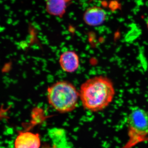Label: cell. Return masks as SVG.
Wrapping results in <instances>:
<instances>
[{"instance_id":"52a82bcc","label":"cell","mask_w":148,"mask_h":148,"mask_svg":"<svg viewBox=\"0 0 148 148\" xmlns=\"http://www.w3.org/2000/svg\"><path fill=\"white\" fill-rule=\"evenodd\" d=\"M61 69L66 73L75 72L79 66V58L75 51H68L63 52L59 58Z\"/></svg>"},{"instance_id":"9c48e42d","label":"cell","mask_w":148,"mask_h":148,"mask_svg":"<svg viewBox=\"0 0 148 148\" xmlns=\"http://www.w3.org/2000/svg\"><path fill=\"white\" fill-rule=\"evenodd\" d=\"M147 27L148 29V18H147Z\"/></svg>"},{"instance_id":"ba28073f","label":"cell","mask_w":148,"mask_h":148,"mask_svg":"<svg viewBox=\"0 0 148 148\" xmlns=\"http://www.w3.org/2000/svg\"><path fill=\"white\" fill-rule=\"evenodd\" d=\"M43 148H60L58 147H57V146L56 145H54L52 146V147H45Z\"/></svg>"},{"instance_id":"7a4b0ae2","label":"cell","mask_w":148,"mask_h":148,"mask_svg":"<svg viewBox=\"0 0 148 148\" xmlns=\"http://www.w3.org/2000/svg\"><path fill=\"white\" fill-rule=\"evenodd\" d=\"M79 98V91L69 82H57L47 88L48 103L61 113H67L75 110Z\"/></svg>"},{"instance_id":"3957f363","label":"cell","mask_w":148,"mask_h":148,"mask_svg":"<svg viewBox=\"0 0 148 148\" xmlns=\"http://www.w3.org/2000/svg\"><path fill=\"white\" fill-rule=\"evenodd\" d=\"M128 140L122 148H132L148 141V113L144 109L135 107L127 119Z\"/></svg>"},{"instance_id":"5b68a950","label":"cell","mask_w":148,"mask_h":148,"mask_svg":"<svg viewBox=\"0 0 148 148\" xmlns=\"http://www.w3.org/2000/svg\"><path fill=\"white\" fill-rule=\"evenodd\" d=\"M40 135L28 131L19 132L14 141L15 148H40Z\"/></svg>"},{"instance_id":"277c9868","label":"cell","mask_w":148,"mask_h":148,"mask_svg":"<svg viewBox=\"0 0 148 148\" xmlns=\"http://www.w3.org/2000/svg\"><path fill=\"white\" fill-rule=\"evenodd\" d=\"M107 18V13L102 8L93 6L85 11L83 19L85 23L90 27H97L103 24Z\"/></svg>"},{"instance_id":"6da1fadb","label":"cell","mask_w":148,"mask_h":148,"mask_svg":"<svg viewBox=\"0 0 148 148\" xmlns=\"http://www.w3.org/2000/svg\"><path fill=\"white\" fill-rule=\"evenodd\" d=\"M79 91L84 108L95 112L107 108L112 102L115 94L112 81L103 76L88 79L82 84Z\"/></svg>"},{"instance_id":"8992f818","label":"cell","mask_w":148,"mask_h":148,"mask_svg":"<svg viewBox=\"0 0 148 148\" xmlns=\"http://www.w3.org/2000/svg\"><path fill=\"white\" fill-rule=\"evenodd\" d=\"M76 0H46L45 10L51 16L62 18L69 6Z\"/></svg>"}]
</instances>
